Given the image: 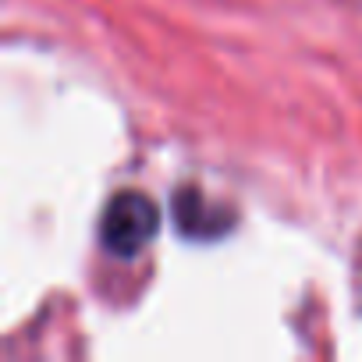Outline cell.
Segmentation results:
<instances>
[{"instance_id": "obj_1", "label": "cell", "mask_w": 362, "mask_h": 362, "mask_svg": "<svg viewBox=\"0 0 362 362\" xmlns=\"http://www.w3.org/2000/svg\"><path fill=\"white\" fill-rule=\"evenodd\" d=\"M160 231V210L142 192H117L100 217V242L117 259H135Z\"/></svg>"}, {"instance_id": "obj_2", "label": "cell", "mask_w": 362, "mask_h": 362, "mask_svg": "<svg viewBox=\"0 0 362 362\" xmlns=\"http://www.w3.org/2000/svg\"><path fill=\"white\" fill-rule=\"evenodd\" d=\"M174 224L181 235L189 238H199V242H210V238H221L231 221H228V210L214 206L203 192L196 189H181L174 196Z\"/></svg>"}]
</instances>
